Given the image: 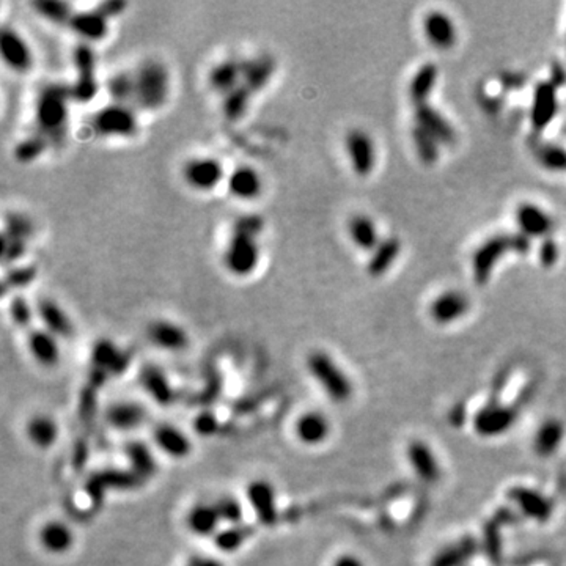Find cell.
Returning <instances> with one entry per match:
<instances>
[{
	"instance_id": "1",
	"label": "cell",
	"mask_w": 566,
	"mask_h": 566,
	"mask_svg": "<svg viewBox=\"0 0 566 566\" xmlns=\"http://www.w3.org/2000/svg\"><path fill=\"white\" fill-rule=\"evenodd\" d=\"M265 228L260 214H244L235 221L228 244L223 252V266L236 277H247L260 261L258 236Z\"/></svg>"
},
{
	"instance_id": "2",
	"label": "cell",
	"mask_w": 566,
	"mask_h": 566,
	"mask_svg": "<svg viewBox=\"0 0 566 566\" xmlns=\"http://www.w3.org/2000/svg\"><path fill=\"white\" fill-rule=\"evenodd\" d=\"M70 100H72L71 90L62 84H48L37 96V133L41 134L52 147H60L67 139Z\"/></svg>"
},
{
	"instance_id": "3",
	"label": "cell",
	"mask_w": 566,
	"mask_h": 566,
	"mask_svg": "<svg viewBox=\"0 0 566 566\" xmlns=\"http://www.w3.org/2000/svg\"><path fill=\"white\" fill-rule=\"evenodd\" d=\"M170 91L169 71L161 62L147 60L134 71V104L156 110L166 104Z\"/></svg>"
},
{
	"instance_id": "4",
	"label": "cell",
	"mask_w": 566,
	"mask_h": 566,
	"mask_svg": "<svg viewBox=\"0 0 566 566\" xmlns=\"http://www.w3.org/2000/svg\"><path fill=\"white\" fill-rule=\"evenodd\" d=\"M307 370L329 398L345 403L353 395V383L337 362L324 351H313L307 357Z\"/></svg>"
},
{
	"instance_id": "5",
	"label": "cell",
	"mask_w": 566,
	"mask_h": 566,
	"mask_svg": "<svg viewBox=\"0 0 566 566\" xmlns=\"http://www.w3.org/2000/svg\"><path fill=\"white\" fill-rule=\"evenodd\" d=\"M91 128L103 137H133L139 131V121L128 104H110L96 112Z\"/></svg>"
},
{
	"instance_id": "6",
	"label": "cell",
	"mask_w": 566,
	"mask_h": 566,
	"mask_svg": "<svg viewBox=\"0 0 566 566\" xmlns=\"http://www.w3.org/2000/svg\"><path fill=\"white\" fill-rule=\"evenodd\" d=\"M72 63L77 71L74 84L71 85V98L77 103H90L98 93L96 55L88 43H79L72 51Z\"/></svg>"
},
{
	"instance_id": "7",
	"label": "cell",
	"mask_w": 566,
	"mask_h": 566,
	"mask_svg": "<svg viewBox=\"0 0 566 566\" xmlns=\"http://www.w3.org/2000/svg\"><path fill=\"white\" fill-rule=\"evenodd\" d=\"M515 250L513 244V235H497L492 236L488 241H485L482 246L477 249L472 258V271L473 279L478 285H483L489 280L492 269L496 268L497 261L508 252Z\"/></svg>"
},
{
	"instance_id": "8",
	"label": "cell",
	"mask_w": 566,
	"mask_h": 566,
	"mask_svg": "<svg viewBox=\"0 0 566 566\" xmlns=\"http://www.w3.org/2000/svg\"><path fill=\"white\" fill-rule=\"evenodd\" d=\"M516 412L508 406L489 404L473 417V430L482 437H496L511 430L516 422Z\"/></svg>"
},
{
	"instance_id": "9",
	"label": "cell",
	"mask_w": 566,
	"mask_h": 566,
	"mask_svg": "<svg viewBox=\"0 0 566 566\" xmlns=\"http://www.w3.org/2000/svg\"><path fill=\"white\" fill-rule=\"evenodd\" d=\"M183 178L192 189L206 192L222 181L223 167L213 157H195L186 162L183 169Z\"/></svg>"
},
{
	"instance_id": "10",
	"label": "cell",
	"mask_w": 566,
	"mask_h": 566,
	"mask_svg": "<svg viewBox=\"0 0 566 566\" xmlns=\"http://www.w3.org/2000/svg\"><path fill=\"white\" fill-rule=\"evenodd\" d=\"M0 54L5 65L16 72H25L34 65L29 44L16 30L4 27L0 34Z\"/></svg>"
},
{
	"instance_id": "11",
	"label": "cell",
	"mask_w": 566,
	"mask_h": 566,
	"mask_svg": "<svg viewBox=\"0 0 566 566\" xmlns=\"http://www.w3.org/2000/svg\"><path fill=\"white\" fill-rule=\"evenodd\" d=\"M346 153L351 161V167L359 176H367L374 169V145L371 137L365 131L353 129L346 134Z\"/></svg>"
},
{
	"instance_id": "12",
	"label": "cell",
	"mask_w": 566,
	"mask_h": 566,
	"mask_svg": "<svg viewBox=\"0 0 566 566\" xmlns=\"http://www.w3.org/2000/svg\"><path fill=\"white\" fill-rule=\"evenodd\" d=\"M247 499L263 525L275 524L279 518V510L277 500H275V489L271 483L265 482V480L252 482L247 486Z\"/></svg>"
},
{
	"instance_id": "13",
	"label": "cell",
	"mask_w": 566,
	"mask_h": 566,
	"mask_svg": "<svg viewBox=\"0 0 566 566\" xmlns=\"http://www.w3.org/2000/svg\"><path fill=\"white\" fill-rule=\"evenodd\" d=\"M148 338L154 346L170 353L186 350L189 345V335L184 329L169 320H156L147 329Z\"/></svg>"
},
{
	"instance_id": "14",
	"label": "cell",
	"mask_w": 566,
	"mask_h": 566,
	"mask_svg": "<svg viewBox=\"0 0 566 566\" xmlns=\"http://www.w3.org/2000/svg\"><path fill=\"white\" fill-rule=\"evenodd\" d=\"M296 437L301 444L308 447H318L324 444L331 436V422L322 412L308 411L301 414L294 425Z\"/></svg>"
},
{
	"instance_id": "15",
	"label": "cell",
	"mask_w": 566,
	"mask_h": 566,
	"mask_svg": "<svg viewBox=\"0 0 566 566\" xmlns=\"http://www.w3.org/2000/svg\"><path fill=\"white\" fill-rule=\"evenodd\" d=\"M407 461L416 475L425 483H436L440 477L439 461L430 445L423 440H412L407 445Z\"/></svg>"
},
{
	"instance_id": "16",
	"label": "cell",
	"mask_w": 566,
	"mask_h": 566,
	"mask_svg": "<svg viewBox=\"0 0 566 566\" xmlns=\"http://www.w3.org/2000/svg\"><path fill=\"white\" fill-rule=\"evenodd\" d=\"M508 497L524 511L525 516L538 522H546L552 515V504L537 489L516 486L510 489Z\"/></svg>"
},
{
	"instance_id": "17",
	"label": "cell",
	"mask_w": 566,
	"mask_h": 566,
	"mask_svg": "<svg viewBox=\"0 0 566 566\" xmlns=\"http://www.w3.org/2000/svg\"><path fill=\"white\" fill-rule=\"evenodd\" d=\"M275 71V60L271 54H260L242 62V85L258 93L271 82Z\"/></svg>"
},
{
	"instance_id": "18",
	"label": "cell",
	"mask_w": 566,
	"mask_h": 566,
	"mask_svg": "<svg viewBox=\"0 0 566 566\" xmlns=\"http://www.w3.org/2000/svg\"><path fill=\"white\" fill-rule=\"evenodd\" d=\"M469 312V299L459 291H447L437 296L431 304V318L437 324H450Z\"/></svg>"
},
{
	"instance_id": "19",
	"label": "cell",
	"mask_w": 566,
	"mask_h": 566,
	"mask_svg": "<svg viewBox=\"0 0 566 566\" xmlns=\"http://www.w3.org/2000/svg\"><path fill=\"white\" fill-rule=\"evenodd\" d=\"M27 346L39 365L54 367L60 362V346L55 335L46 329H30L27 334Z\"/></svg>"
},
{
	"instance_id": "20",
	"label": "cell",
	"mask_w": 566,
	"mask_h": 566,
	"mask_svg": "<svg viewBox=\"0 0 566 566\" xmlns=\"http://www.w3.org/2000/svg\"><path fill=\"white\" fill-rule=\"evenodd\" d=\"M557 85L554 82H541L537 85L532 104V123L535 129H544L555 117L557 112Z\"/></svg>"
},
{
	"instance_id": "21",
	"label": "cell",
	"mask_w": 566,
	"mask_h": 566,
	"mask_svg": "<svg viewBox=\"0 0 566 566\" xmlns=\"http://www.w3.org/2000/svg\"><path fill=\"white\" fill-rule=\"evenodd\" d=\"M68 27L85 41H101L109 32V19L104 18L98 10L79 11L71 18Z\"/></svg>"
},
{
	"instance_id": "22",
	"label": "cell",
	"mask_w": 566,
	"mask_h": 566,
	"mask_svg": "<svg viewBox=\"0 0 566 566\" xmlns=\"http://www.w3.org/2000/svg\"><path fill=\"white\" fill-rule=\"evenodd\" d=\"M38 318L41 320L46 331L55 337L70 338L74 334V326L63 308L52 299H41L37 304Z\"/></svg>"
},
{
	"instance_id": "23",
	"label": "cell",
	"mask_w": 566,
	"mask_h": 566,
	"mask_svg": "<svg viewBox=\"0 0 566 566\" xmlns=\"http://www.w3.org/2000/svg\"><path fill=\"white\" fill-rule=\"evenodd\" d=\"M426 39L439 49H450L456 43V29L452 19L440 11H431L423 19Z\"/></svg>"
},
{
	"instance_id": "24",
	"label": "cell",
	"mask_w": 566,
	"mask_h": 566,
	"mask_svg": "<svg viewBox=\"0 0 566 566\" xmlns=\"http://www.w3.org/2000/svg\"><path fill=\"white\" fill-rule=\"evenodd\" d=\"M154 442L159 447L161 452H164L167 456L173 459L186 458L190 450H192V444H190V440L186 434H184L180 428L169 423H162L156 428Z\"/></svg>"
},
{
	"instance_id": "25",
	"label": "cell",
	"mask_w": 566,
	"mask_h": 566,
	"mask_svg": "<svg viewBox=\"0 0 566 566\" xmlns=\"http://www.w3.org/2000/svg\"><path fill=\"white\" fill-rule=\"evenodd\" d=\"M565 439V425L557 419H548L538 426L533 437V450L539 458H551L560 449Z\"/></svg>"
},
{
	"instance_id": "26",
	"label": "cell",
	"mask_w": 566,
	"mask_h": 566,
	"mask_svg": "<svg viewBox=\"0 0 566 566\" xmlns=\"http://www.w3.org/2000/svg\"><path fill=\"white\" fill-rule=\"evenodd\" d=\"M228 190L239 200H254L260 197L263 190L261 176L255 169L241 166L228 176Z\"/></svg>"
},
{
	"instance_id": "27",
	"label": "cell",
	"mask_w": 566,
	"mask_h": 566,
	"mask_svg": "<svg viewBox=\"0 0 566 566\" xmlns=\"http://www.w3.org/2000/svg\"><path fill=\"white\" fill-rule=\"evenodd\" d=\"M39 544L51 554L60 555L74 546V533L65 522L49 521L39 530Z\"/></svg>"
},
{
	"instance_id": "28",
	"label": "cell",
	"mask_w": 566,
	"mask_h": 566,
	"mask_svg": "<svg viewBox=\"0 0 566 566\" xmlns=\"http://www.w3.org/2000/svg\"><path fill=\"white\" fill-rule=\"evenodd\" d=\"M91 360H93L95 370H100L104 374L107 371L121 373L129 364L126 353L118 350L107 338L96 341L93 346V353H91Z\"/></svg>"
},
{
	"instance_id": "29",
	"label": "cell",
	"mask_w": 566,
	"mask_h": 566,
	"mask_svg": "<svg viewBox=\"0 0 566 566\" xmlns=\"http://www.w3.org/2000/svg\"><path fill=\"white\" fill-rule=\"evenodd\" d=\"M416 121L440 143L455 142V129L445 118L428 104L416 106Z\"/></svg>"
},
{
	"instance_id": "30",
	"label": "cell",
	"mask_w": 566,
	"mask_h": 566,
	"mask_svg": "<svg viewBox=\"0 0 566 566\" xmlns=\"http://www.w3.org/2000/svg\"><path fill=\"white\" fill-rule=\"evenodd\" d=\"M219 513H217L214 502L213 504H197L189 510L186 516V524L189 530L199 537H211L219 532L221 524Z\"/></svg>"
},
{
	"instance_id": "31",
	"label": "cell",
	"mask_w": 566,
	"mask_h": 566,
	"mask_svg": "<svg viewBox=\"0 0 566 566\" xmlns=\"http://www.w3.org/2000/svg\"><path fill=\"white\" fill-rule=\"evenodd\" d=\"M242 62L225 60L209 71L208 84L217 93L225 96L242 82Z\"/></svg>"
},
{
	"instance_id": "32",
	"label": "cell",
	"mask_w": 566,
	"mask_h": 566,
	"mask_svg": "<svg viewBox=\"0 0 566 566\" xmlns=\"http://www.w3.org/2000/svg\"><path fill=\"white\" fill-rule=\"evenodd\" d=\"M516 219L522 233L527 235L529 238L546 236L552 230L551 217L541 208H538L537 205H530V203H525V205L518 208Z\"/></svg>"
},
{
	"instance_id": "33",
	"label": "cell",
	"mask_w": 566,
	"mask_h": 566,
	"mask_svg": "<svg viewBox=\"0 0 566 566\" xmlns=\"http://www.w3.org/2000/svg\"><path fill=\"white\" fill-rule=\"evenodd\" d=\"M145 419V411L134 401H120L110 406L107 411V422L120 431H129L139 426Z\"/></svg>"
},
{
	"instance_id": "34",
	"label": "cell",
	"mask_w": 566,
	"mask_h": 566,
	"mask_svg": "<svg viewBox=\"0 0 566 566\" xmlns=\"http://www.w3.org/2000/svg\"><path fill=\"white\" fill-rule=\"evenodd\" d=\"M27 437L38 449H49L58 439V425L51 416L38 414L29 420Z\"/></svg>"
},
{
	"instance_id": "35",
	"label": "cell",
	"mask_w": 566,
	"mask_h": 566,
	"mask_svg": "<svg viewBox=\"0 0 566 566\" xmlns=\"http://www.w3.org/2000/svg\"><path fill=\"white\" fill-rule=\"evenodd\" d=\"M348 233L355 246L362 250H374L379 244L378 232L368 216L357 214L348 222Z\"/></svg>"
},
{
	"instance_id": "36",
	"label": "cell",
	"mask_w": 566,
	"mask_h": 566,
	"mask_svg": "<svg viewBox=\"0 0 566 566\" xmlns=\"http://www.w3.org/2000/svg\"><path fill=\"white\" fill-rule=\"evenodd\" d=\"M142 386L159 404H169L172 400V387L159 367L147 365L140 373Z\"/></svg>"
},
{
	"instance_id": "37",
	"label": "cell",
	"mask_w": 566,
	"mask_h": 566,
	"mask_svg": "<svg viewBox=\"0 0 566 566\" xmlns=\"http://www.w3.org/2000/svg\"><path fill=\"white\" fill-rule=\"evenodd\" d=\"M401 244L397 238H387L381 241L378 247L373 250L370 263H368V272L373 277H379L386 271H389L390 266L398 258Z\"/></svg>"
},
{
	"instance_id": "38",
	"label": "cell",
	"mask_w": 566,
	"mask_h": 566,
	"mask_svg": "<svg viewBox=\"0 0 566 566\" xmlns=\"http://www.w3.org/2000/svg\"><path fill=\"white\" fill-rule=\"evenodd\" d=\"M436 79H437L436 65L425 63L423 67L419 68L409 85V96L416 106L426 104L425 101L428 100V96L431 95L434 84H436Z\"/></svg>"
},
{
	"instance_id": "39",
	"label": "cell",
	"mask_w": 566,
	"mask_h": 566,
	"mask_svg": "<svg viewBox=\"0 0 566 566\" xmlns=\"http://www.w3.org/2000/svg\"><path fill=\"white\" fill-rule=\"evenodd\" d=\"M252 91H250L246 85H238L230 93L223 96L222 101V114L228 121H239L242 117L246 115L249 109L250 98H252Z\"/></svg>"
},
{
	"instance_id": "40",
	"label": "cell",
	"mask_w": 566,
	"mask_h": 566,
	"mask_svg": "<svg viewBox=\"0 0 566 566\" xmlns=\"http://www.w3.org/2000/svg\"><path fill=\"white\" fill-rule=\"evenodd\" d=\"M32 6L39 16L58 25H68L71 18L74 16L71 5L60 0H37Z\"/></svg>"
},
{
	"instance_id": "41",
	"label": "cell",
	"mask_w": 566,
	"mask_h": 566,
	"mask_svg": "<svg viewBox=\"0 0 566 566\" xmlns=\"http://www.w3.org/2000/svg\"><path fill=\"white\" fill-rule=\"evenodd\" d=\"M254 527L249 525H228L227 529L219 530L214 535L216 548L223 552H235L238 551L242 544L247 541V538L252 535Z\"/></svg>"
},
{
	"instance_id": "42",
	"label": "cell",
	"mask_w": 566,
	"mask_h": 566,
	"mask_svg": "<svg viewBox=\"0 0 566 566\" xmlns=\"http://www.w3.org/2000/svg\"><path fill=\"white\" fill-rule=\"evenodd\" d=\"M107 91L117 104L134 103V72H117L109 79Z\"/></svg>"
},
{
	"instance_id": "43",
	"label": "cell",
	"mask_w": 566,
	"mask_h": 566,
	"mask_svg": "<svg viewBox=\"0 0 566 566\" xmlns=\"http://www.w3.org/2000/svg\"><path fill=\"white\" fill-rule=\"evenodd\" d=\"M48 147H51L49 142L44 139L41 134H38L37 131L34 134H30L22 139L16 145L15 148V159L21 164H29L34 162L41 156Z\"/></svg>"
},
{
	"instance_id": "44",
	"label": "cell",
	"mask_w": 566,
	"mask_h": 566,
	"mask_svg": "<svg viewBox=\"0 0 566 566\" xmlns=\"http://www.w3.org/2000/svg\"><path fill=\"white\" fill-rule=\"evenodd\" d=\"M412 142L420 156V159H422L425 164L436 162L437 156H439V150H437L439 142L434 139V137L428 133V131H425L422 126H419V124L412 128Z\"/></svg>"
},
{
	"instance_id": "45",
	"label": "cell",
	"mask_w": 566,
	"mask_h": 566,
	"mask_svg": "<svg viewBox=\"0 0 566 566\" xmlns=\"http://www.w3.org/2000/svg\"><path fill=\"white\" fill-rule=\"evenodd\" d=\"M214 506L217 513H219L222 522L228 525H242V521H244V508H242L238 499H235L233 496H223L216 500Z\"/></svg>"
},
{
	"instance_id": "46",
	"label": "cell",
	"mask_w": 566,
	"mask_h": 566,
	"mask_svg": "<svg viewBox=\"0 0 566 566\" xmlns=\"http://www.w3.org/2000/svg\"><path fill=\"white\" fill-rule=\"evenodd\" d=\"M34 223L27 216L10 213L5 217V232L4 235L11 236V238L29 241L30 236L34 235Z\"/></svg>"
},
{
	"instance_id": "47",
	"label": "cell",
	"mask_w": 566,
	"mask_h": 566,
	"mask_svg": "<svg viewBox=\"0 0 566 566\" xmlns=\"http://www.w3.org/2000/svg\"><path fill=\"white\" fill-rule=\"evenodd\" d=\"M37 274H38V271L35 266H19V268L10 269V271L5 274V277L2 280L4 293L8 291V289H18V288L29 287L30 283L37 279Z\"/></svg>"
},
{
	"instance_id": "48",
	"label": "cell",
	"mask_w": 566,
	"mask_h": 566,
	"mask_svg": "<svg viewBox=\"0 0 566 566\" xmlns=\"http://www.w3.org/2000/svg\"><path fill=\"white\" fill-rule=\"evenodd\" d=\"M537 154L543 167L554 170V172L566 170V150L557 147V145H543Z\"/></svg>"
},
{
	"instance_id": "49",
	"label": "cell",
	"mask_w": 566,
	"mask_h": 566,
	"mask_svg": "<svg viewBox=\"0 0 566 566\" xmlns=\"http://www.w3.org/2000/svg\"><path fill=\"white\" fill-rule=\"evenodd\" d=\"M10 318L18 327L32 329V321H34V310L29 304V301L24 296H15L10 302Z\"/></svg>"
},
{
	"instance_id": "50",
	"label": "cell",
	"mask_w": 566,
	"mask_h": 566,
	"mask_svg": "<svg viewBox=\"0 0 566 566\" xmlns=\"http://www.w3.org/2000/svg\"><path fill=\"white\" fill-rule=\"evenodd\" d=\"M25 252H27V241L11 238L6 235L2 236V260L5 265L21 260Z\"/></svg>"
},
{
	"instance_id": "51",
	"label": "cell",
	"mask_w": 566,
	"mask_h": 566,
	"mask_svg": "<svg viewBox=\"0 0 566 566\" xmlns=\"http://www.w3.org/2000/svg\"><path fill=\"white\" fill-rule=\"evenodd\" d=\"M128 455L133 461V464L139 469V473H150L154 467V459L147 447L142 444H133L128 447Z\"/></svg>"
},
{
	"instance_id": "52",
	"label": "cell",
	"mask_w": 566,
	"mask_h": 566,
	"mask_svg": "<svg viewBox=\"0 0 566 566\" xmlns=\"http://www.w3.org/2000/svg\"><path fill=\"white\" fill-rule=\"evenodd\" d=\"M558 260V246L554 239L546 238L539 247V261L544 268H552Z\"/></svg>"
},
{
	"instance_id": "53",
	"label": "cell",
	"mask_w": 566,
	"mask_h": 566,
	"mask_svg": "<svg viewBox=\"0 0 566 566\" xmlns=\"http://www.w3.org/2000/svg\"><path fill=\"white\" fill-rule=\"evenodd\" d=\"M464 548H450L439 554L433 566H456L464 558Z\"/></svg>"
},
{
	"instance_id": "54",
	"label": "cell",
	"mask_w": 566,
	"mask_h": 566,
	"mask_svg": "<svg viewBox=\"0 0 566 566\" xmlns=\"http://www.w3.org/2000/svg\"><path fill=\"white\" fill-rule=\"evenodd\" d=\"M128 8V2H123V0H107V2H103L98 5V11L101 13L104 18L112 19L121 16L124 10Z\"/></svg>"
},
{
	"instance_id": "55",
	"label": "cell",
	"mask_w": 566,
	"mask_h": 566,
	"mask_svg": "<svg viewBox=\"0 0 566 566\" xmlns=\"http://www.w3.org/2000/svg\"><path fill=\"white\" fill-rule=\"evenodd\" d=\"M332 566H365L364 560L354 554H341L335 558Z\"/></svg>"
},
{
	"instance_id": "56",
	"label": "cell",
	"mask_w": 566,
	"mask_h": 566,
	"mask_svg": "<svg viewBox=\"0 0 566 566\" xmlns=\"http://www.w3.org/2000/svg\"><path fill=\"white\" fill-rule=\"evenodd\" d=\"M184 566H225L221 560L213 557H205V555H195L192 558H189L187 563Z\"/></svg>"
}]
</instances>
